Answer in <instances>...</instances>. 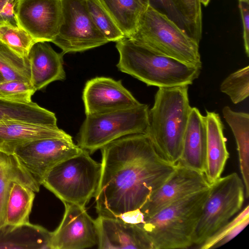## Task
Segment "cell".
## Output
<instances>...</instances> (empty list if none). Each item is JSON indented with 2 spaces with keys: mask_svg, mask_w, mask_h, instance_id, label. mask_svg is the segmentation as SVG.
I'll return each mask as SVG.
<instances>
[{
  "mask_svg": "<svg viewBox=\"0 0 249 249\" xmlns=\"http://www.w3.org/2000/svg\"><path fill=\"white\" fill-rule=\"evenodd\" d=\"M117 67L144 82L159 88L191 85L201 69L160 54L127 37L116 42Z\"/></svg>",
  "mask_w": 249,
  "mask_h": 249,
  "instance_id": "277c9868",
  "label": "cell"
},
{
  "mask_svg": "<svg viewBox=\"0 0 249 249\" xmlns=\"http://www.w3.org/2000/svg\"><path fill=\"white\" fill-rule=\"evenodd\" d=\"M95 222L99 249H153L145 232L137 225L103 215H98Z\"/></svg>",
  "mask_w": 249,
  "mask_h": 249,
  "instance_id": "9a60e30c",
  "label": "cell"
},
{
  "mask_svg": "<svg viewBox=\"0 0 249 249\" xmlns=\"http://www.w3.org/2000/svg\"><path fill=\"white\" fill-rule=\"evenodd\" d=\"M162 55L201 69L199 44L167 15L151 4L129 38Z\"/></svg>",
  "mask_w": 249,
  "mask_h": 249,
  "instance_id": "5b68a950",
  "label": "cell"
},
{
  "mask_svg": "<svg viewBox=\"0 0 249 249\" xmlns=\"http://www.w3.org/2000/svg\"><path fill=\"white\" fill-rule=\"evenodd\" d=\"M83 150L72 139L51 138L34 140L20 144L15 149L13 155L40 186L46 175L55 165Z\"/></svg>",
  "mask_w": 249,
  "mask_h": 249,
  "instance_id": "30bf717a",
  "label": "cell"
},
{
  "mask_svg": "<svg viewBox=\"0 0 249 249\" xmlns=\"http://www.w3.org/2000/svg\"><path fill=\"white\" fill-rule=\"evenodd\" d=\"M101 175L94 196L98 215L116 217L140 209L173 172L145 133L128 135L101 149Z\"/></svg>",
  "mask_w": 249,
  "mask_h": 249,
  "instance_id": "6da1fadb",
  "label": "cell"
},
{
  "mask_svg": "<svg viewBox=\"0 0 249 249\" xmlns=\"http://www.w3.org/2000/svg\"><path fill=\"white\" fill-rule=\"evenodd\" d=\"M72 137L57 126H48L18 121L0 123V151L13 154L15 149L27 142L41 139Z\"/></svg>",
  "mask_w": 249,
  "mask_h": 249,
  "instance_id": "e0dca14e",
  "label": "cell"
},
{
  "mask_svg": "<svg viewBox=\"0 0 249 249\" xmlns=\"http://www.w3.org/2000/svg\"><path fill=\"white\" fill-rule=\"evenodd\" d=\"M115 218L125 223L134 225L142 224L144 221V215L140 209L125 212Z\"/></svg>",
  "mask_w": 249,
  "mask_h": 249,
  "instance_id": "e575fe53",
  "label": "cell"
},
{
  "mask_svg": "<svg viewBox=\"0 0 249 249\" xmlns=\"http://www.w3.org/2000/svg\"><path fill=\"white\" fill-rule=\"evenodd\" d=\"M223 117L231 127L237 145L240 170L245 186V198L249 196V114L225 106Z\"/></svg>",
  "mask_w": 249,
  "mask_h": 249,
  "instance_id": "7402d4cb",
  "label": "cell"
},
{
  "mask_svg": "<svg viewBox=\"0 0 249 249\" xmlns=\"http://www.w3.org/2000/svg\"><path fill=\"white\" fill-rule=\"evenodd\" d=\"M201 4H203L204 6H206L208 3H209L210 0H199Z\"/></svg>",
  "mask_w": 249,
  "mask_h": 249,
  "instance_id": "ab89813d",
  "label": "cell"
},
{
  "mask_svg": "<svg viewBox=\"0 0 249 249\" xmlns=\"http://www.w3.org/2000/svg\"><path fill=\"white\" fill-rule=\"evenodd\" d=\"M239 1L249 2V0H239Z\"/></svg>",
  "mask_w": 249,
  "mask_h": 249,
  "instance_id": "b9f144b4",
  "label": "cell"
},
{
  "mask_svg": "<svg viewBox=\"0 0 249 249\" xmlns=\"http://www.w3.org/2000/svg\"><path fill=\"white\" fill-rule=\"evenodd\" d=\"M4 22H10L18 25L15 16L14 8L11 5L7 6L0 15V24ZM2 43L0 41V44Z\"/></svg>",
  "mask_w": 249,
  "mask_h": 249,
  "instance_id": "d590c367",
  "label": "cell"
},
{
  "mask_svg": "<svg viewBox=\"0 0 249 249\" xmlns=\"http://www.w3.org/2000/svg\"><path fill=\"white\" fill-rule=\"evenodd\" d=\"M36 91L31 83L28 82L13 80L0 83V97L12 101L30 103Z\"/></svg>",
  "mask_w": 249,
  "mask_h": 249,
  "instance_id": "4dcf8cb0",
  "label": "cell"
},
{
  "mask_svg": "<svg viewBox=\"0 0 249 249\" xmlns=\"http://www.w3.org/2000/svg\"><path fill=\"white\" fill-rule=\"evenodd\" d=\"M0 72L4 81L18 80L31 83L28 58L19 56L3 43L0 44Z\"/></svg>",
  "mask_w": 249,
  "mask_h": 249,
  "instance_id": "4316f807",
  "label": "cell"
},
{
  "mask_svg": "<svg viewBox=\"0 0 249 249\" xmlns=\"http://www.w3.org/2000/svg\"><path fill=\"white\" fill-rule=\"evenodd\" d=\"M143 6L147 7L150 4V0H138Z\"/></svg>",
  "mask_w": 249,
  "mask_h": 249,
  "instance_id": "f35d334b",
  "label": "cell"
},
{
  "mask_svg": "<svg viewBox=\"0 0 249 249\" xmlns=\"http://www.w3.org/2000/svg\"><path fill=\"white\" fill-rule=\"evenodd\" d=\"M15 16L18 26L36 41L52 42L62 21L61 0H17Z\"/></svg>",
  "mask_w": 249,
  "mask_h": 249,
  "instance_id": "8fae6325",
  "label": "cell"
},
{
  "mask_svg": "<svg viewBox=\"0 0 249 249\" xmlns=\"http://www.w3.org/2000/svg\"><path fill=\"white\" fill-rule=\"evenodd\" d=\"M0 41L17 55L27 58L36 42L25 30L10 22L0 24Z\"/></svg>",
  "mask_w": 249,
  "mask_h": 249,
  "instance_id": "83f0119b",
  "label": "cell"
},
{
  "mask_svg": "<svg viewBox=\"0 0 249 249\" xmlns=\"http://www.w3.org/2000/svg\"><path fill=\"white\" fill-rule=\"evenodd\" d=\"M206 149L205 116L197 108L192 107L184 137L182 153L178 163L204 173Z\"/></svg>",
  "mask_w": 249,
  "mask_h": 249,
  "instance_id": "ac0fdd59",
  "label": "cell"
},
{
  "mask_svg": "<svg viewBox=\"0 0 249 249\" xmlns=\"http://www.w3.org/2000/svg\"><path fill=\"white\" fill-rule=\"evenodd\" d=\"M249 223V217H248L231 229L225 235L219 240L212 249L219 248L230 241L231 239L241 232Z\"/></svg>",
  "mask_w": 249,
  "mask_h": 249,
  "instance_id": "836d02e7",
  "label": "cell"
},
{
  "mask_svg": "<svg viewBox=\"0 0 249 249\" xmlns=\"http://www.w3.org/2000/svg\"><path fill=\"white\" fill-rule=\"evenodd\" d=\"M165 10L170 15L178 17L170 0H158Z\"/></svg>",
  "mask_w": 249,
  "mask_h": 249,
  "instance_id": "8d00e7d4",
  "label": "cell"
},
{
  "mask_svg": "<svg viewBox=\"0 0 249 249\" xmlns=\"http://www.w3.org/2000/svg\"><path fill=\"white\" fill-rule=\"evenodd\" d=\"M16 0H0V15L10 3Z\"/></svg>",
  "mask_w": 249,
  "mask_h": 249,
  "instance_id": "74e56055",
  "label": "cell"
},
{
  "mask_svg": "<svg viewBox=\"0 0 249 249\" xmlns=\"http://www.w3.org/2000/svg\"><path fill=\"white\" fill-rule=\"evenodd\" d=\"M245 197V186L236 173L211 184L194 234L193 245L198 248L228 223L241 209Z\"/></svg>",
  "mask_w": 249,
  "mask_h": 249,
  "instance_id": "ba28073f",
  "label": "cell"
},
{
  "mask_svg": "<svg viewBox=\"0 0 249 249\" xmlns=\"http://www.w3.org/2000/svg\"><path fill=\"white\" fill-rule=\"evenodd\" d=\"M64 54L63 52H55L47 42H36L32 46L27 58L31 72L30 82L36 91L52 82L65 79Z\"/></svg>",
  "mask_w": 249,
  "mask_h": 249,
  "instance_id": "2e32d148",
  "label": "cell"
},
{
  "mask_svg": "<svg viewBox=\"0 0 249 249\" xmlns=\"http://www.w3.org/2000/svg\"><path fill=\"white\" fill-rule=\"evenodd\" d=\"M220 90L228 95L235 104L247 98L249 95V66L229 75L221 84Z\"/></svg>",
  "mask_w": 249,
  "mask_h": 249,
  "instance_id": "f546056e",
  "label": "cell"
},
{
  "mask_svg": "<svg viewBox=\"0 0 249 249\" xmlns=\"http://www.w3.org/2000/svg\"><path fill=\"white\" fill-rule=\"evenodd\" d=\"M210 187L204 173L178 163L168 178L140 210L146 218L175 201Z\"/></svg>",
  "mask_w": 249,
  "mask_h": 249,
  "instance_id": "4fadbf2b",
  "label": "cell"
},
{
  "mask_svg": "<svg viewBox=\"0 0 249 249\" xmlns=\"http://www.w3.org/2000/svg\"><path fill=\"white\" fill-rule=\"evenodd\" d=\"M149 107H137L86 115L77 136V145L90 154L123 137L146 133Z\"/></svg>",
  "mask_w": 249,
  "mask_h": 249,
  "instance_id": "52a82bcc",
  "label": "cell"
},
{
  "mask_svg": "<svg viewBox=\"0 0 249 249\" xmlns=\"http://www.w3.org/2000/svg\"><path fill=\"white\" fill-rule=\"evenodd\" d=\"M248 217H249V206L248 205L216 233L208 239L197 248L200 249H212L213 246L231 229Z\"/></svg>",
  "mask_w": 249,
  "mask_h": 249,
  "instance_id": "1f68e13d",
  "label": "cell"
},
{
  "mask_svg": "<svg viewBox=\"0 0 249 249\" xmlns=\"http://www.w3.org/2000/svg\"><path fill=\"white\" fill-rule=\"evenodd\" d=\"M207 149L204 175L211 185L219 179L229 158L224 125L218 113L206 111Z\"/></svg>",
  "mask_w": 249,
  "mask_h": 249,
  "instance_id": "d6986e66",
  "label": "cell"
},
{
  "mask_svg": "<svg viewBox=\"0 0 249 249\" xmlns=\"http://www.w3.org/2000/svg\"><path fill=\"white\" fill-rule=\"evenodd\" d=\"M14 182L28 186L35 193L39 191L40 186L21 166L16 157L0 151V227L5 223L6 203Z\"/></svg>",
  "mask_w": 249,
  "mask_h": 249,
  "instance_id": "44dd1931",
  "label": "cell"
},
{
  "mask_svg": "<svg viewBox=\"0 0 249 249\" xmlns=\"http://www.w3.org/2000/svg\"><path fill=\"white\" fill-rule=\"evenodd\" d=\"M82 99L86 115L133 107L142 104L124 87L121 80L105 77L88 81Z\"/></svg>",
  "mask_w": 249,
  "mask_h": 249,
  "instance_id": "5bb4252c",
  "label": "cell"
},
{
  "mask_svg": "<svg viewBox=\"0 0 249 249\" xmlns=\"http://www.w3.org/2000/svg\"><path fill=\"white\" fill-rule=\"evenodd\" d=\"M35 196V192L28 186L13 182L6 203L5 224L18 225L29 223Z\"/></svg>",
  "mask_w": 249,
  "mask_h": 249,
  "instance_id": "d4e9b609",
  "label": "cell"
},
{
  "mask_svg": "<svg viewBox=\"0 0 249 249\" xmlns=\"http://www.w3.org/2000/svg\"><path fill=\"white\" fill-rule=\"evenodd\" d=\"M125 37L135 32L140 17L147 7L138 0H98Z\"/></svg>",
  "mask_w": 249,
  "mask_h": 249,
  "instance_id": "cb8c5ba5",
  "label": "cell"
},
{
  "mask_svg": "<svg viewBox=\"0 0 249 249\" xmlns=\"http://www.w3.org/2000/svg\"><path fill=\"white\" fill-rule=\"evenodd\" d=\"M249 2L239 1V7L243 22V40L245 53L249 56Z\"/></svg>",
  "mask_w": 249,
  "mask_h": 249,
  "instance_id": "d6a6232c",
  "label": "cell"
},
{
  "mask_svg": "<svg viewBox=\"0 0 249 249\" xmlns=\"http://www.w3.org/2000/svg\"><path fill=\"white\" fill-rule=\"evenodd\" d=\"M4 81V78L3 77L2 75H1V74L0 72V83L3 82Z\"/></svg>",
  "mask_w": 249,
  "mask_h": 249,
  "instance_id": "60d3db41",
  "label": "cell"
},
{
  "mask_svg": "<svg viewBox=\"0 0 249 249\" xmlns=\"http://www.w3.org/2000/svg\"><path fill=\"white\" fill-rule=\"evenodd\" d=\"M188 86L159 88L149 110L146 134L164 160L176 165L182 150L191 107Z\"/></svg>",
  "mask_w": 249,
  "mask_h": 249,
  "instance_id": "7a4b0ae2",
  "label": "cell"
},
{
  "mask_svg": "<svg viewBox=\"0 0 249 249\" xmlns=\"http://www.w3.org/2000/svg\"><path fill=\"white\" fill-rule=\"evenodd\" d=\"M52 232L30 223L0 227V249H50Z\"/></svg>",
  "mask_w": 249,
  "mask_h": 249,
  "instance_id": "ffe728a7",
  "label": "cell"
},
{
  "mask_svg": "<svg viewBox=\"0 0 249 249\" xmlns=\"http://www.w3.org/2000/svg\"><path fill=\"white\" fill-rule=\"evenodd\" d=\"M86 1L89 12L94 24L109 42H117L125 37L98 0Z\"/></svg>",
  "mask_w": 249,
  "mask_h": 249,
  "instance_id": "f1b7e54d",
  "label": "cell"
},
{
  "mask_svg": "<svg viewBox=\"0 0 249 249\" xmlns=\"http://www.w3.org/2000/svg\"><path fill=\"white\" fill-rule=\"evenodd\" d=\"M62 21L52 42L66 53L82 52L109 42L94 24L86 0H61Z\"/></svg>",
  "mask_w": 249,
  "mask_h": 249,
  "instance_id": "9c48e42d",
  "label": "cell"
},
{
  "mask_svg": "<svg viewBox=\"0 0 249 249\" xmlns=\"http://www.w3.org/2000/svg\"><path fill=\"white\" fill-rule=\"evenodd\" d=\"M6 121L57 126L55 114L36 103H19L0 97V123Z\"/></svg>",
  "mask_w": 249,
  "mask_h": 249,
  "instance_id": "603a6c76",
  "label": "cell"
},
{
  "mask_svg": "<svg viewBox=\"0 0 249 249\" xmlns=\"http://www.w3.org/2000/svg\"><path fill=\"white\" fill-rule=\"evenodd\" d=\"M210 187L167 205L137 225L145 232L153 249H183L193 245Z\"/></svg>",
  "mask_w": 249,
  "mask_h": 249,
  "instance_id": "3957f363",
  "label": "cell"
},
{
  "mask_svg": "<svg viewBox=\"0 0 249 249\" xmlns=\"http://www.w3.org/2000/svg\"><path fill=\"white\" fill-rule=\"evenodd\" d=\"M89 154L83 150L60 162L49 171L42 185L63 203L85 207L94 196L101 175V163Z\"/></svg>",
  "mask_w": 249,
  "mask_h": 249,
  "instance_id": "8992f818",
  "label": "cell"
},
{
  "mask_svg": "<svg viewBox=\"0 0 249 249\" xmlns=\"http://www.w3.org/2000/svg\"><path fill=\"white\" fill-rule=\"evenodd\" d=\"M185 31L198 44L201 39L202 19L199 0H170Z\"/></svg>",
  "mask_w": 249,
  "mask_h": 249,
  "instance_id": "484cf974",
  "label": "cell"
},
{
  "mask_svg": "<svg viewBox=\"0 0 249 249\" xmlns=\"http://www.w3.org/2000/svg\"><path fill=\"white\" fill-rule=\"evenodd\" d=\"M65 212L57 228L52 232L50 249H83L98 245L95 220L85 207L64 203Z\"/></svg>",
  "mask_w": 249,
  "mask_h": 249,
  "instance_id": "7c38bea8",
  "label": "cell"
}]
</instances>
